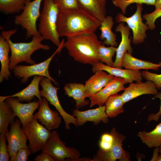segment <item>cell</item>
Segmentation results:
<instances>
[{"instance_id":"6da1fadb","label":"cell","mask_w":161,"mask_h":161,"mask_svg":"<svg viewBox=\"0 0 161 161\" xmlns=\"http://www.w3.org/2000/svg\"><path fill=\"white\" fill-rule=\"evenodd\" d=\"M101 21L79 7L59 10L56 23L60 37L94 32Z\"/></svg>"},{"instance_id":"7a4b0ae2","label":"cell","mask_w":161,"mask_h":161,"mask_svg":"<svg viewBox=\"0 0 161 161\" xmlns=\"http://www.w3.org/2000/svg\"><path fill=\"white\" fill-rule=\"evenodd\" d=\"M102 44L94 32L66 38L64 47L75 61L93 66L100 62L97 49Z\"/></svg>"},{"instance_id":"3957f363","label":"cell","mask_w":161,"mask_h":161,"mask_svg":"<svg viewBox=\"0 0 161 161\" xmlns=\"http://www.w3.org/2000/svg\"><path fill=\"white\" fill-rule=\"evenodd\" d=\"M16 32L17 29H14L2 31L1 34L7 40L10 47L11 55L9 66L10 70H13L18 64L24 62L31 65L36 64L35 61L31 58L32 54L38 49L49 50L50 48L49 46L41 43L44 40L41 36H33L32 41L28 43L13 42L10 38Z\"/></svg>"},{"instance_id":"277c9868","label":"cell","mask_w":161,"mask_h":161,"mask_svg":"<svg viewBox=\"0 0 161 161\" xmlns=\"http://www.w3.org/2000/svg\"><path fill=\"white\" fill-rule=\"evenodd\" d=\"M59 11L53 0H44L38 30L44 39L50 40L58 47L61 43L56 28Z\"/></svg>"},{"instance_id":"5b68a950","label":"cell","mask_w":161,"mask_h":161,"mask_svg":"<svg viewBox=\"0 0 161 161\" xmlns=\"http://www.w3.org/2000/svg\"><path fill=\"white\" fill-rule=\"evenodd\" d=\"M41 150L49 154L55 161H90L92 160L89 158H80L79 151L75 148L66 147L55 130L52 131L50 138Z\"/></svg>"},{"instance_id":"8992f818","label":"cell","mask_w":161,"mask_h":161,"mask_svg":"<svg viewBox=\"0 0 161 161\" xmlns=\"http://www.w3.org/2000/svg\"><path fill=\"white\" fill-rule=\"evenodd\" d=\"M42 0H34L28 2L22 12L15 17L14 22L26 30V36L29 38L41 36L37 30L36 22L40 17V6Z\"/></svg>"},{"instance_id":"52a82bcc","label":"cell","mask_w":161,"mask_h":161,"mask_svg":"<svg viewBox=\"0 0 161 161\" xmlns=\"http://www.w3.org/2000/svg\"><path fill=\"white\" fill-rule=\"evenodd\" d=\"M64 39L61 41L60 45L58 47L54 52L46 60L38 64L30 66L17 65L12 70L15 76L17 78H21L22 83H26L29 78L33 76H41L50 79L55 85L58 83L50 75L49 67L52 58L57 53H59L64 47Z\"/></svg>"},{"instance_id":"ba28073f","label":"cell","mask_w":161,"mask_h":161,"mask_svg":"<svg viewBox=\"0 0 161 161\" xmlns=\"http://www.w3.org/2000/svg\"><path fill=\"white\" fill-rule=\"evenodd\" d=\"M143 9L142 4H137V10L132 16L127 17L122 13L116 15L115 22L117 23L126 22L132 31L133 44H137L143 43L146 38V31L148 29V26L143 21L141 13Z\"/></svg>"},{"instance_id":"9c48e42d","label":"cell","mask_w":161,"mask_h":161,"mask_svg":"<svg viewBox=\"0 0 161 161\" xmlns=\"http://www.w3.org/2000/svg\"><path fill=\"white\" fill-rule=\"evenodd\" d=\"M52 82L48 78L43 77L40 83L42 87V90L40 91L41 97L46 98L50 104L55 108L64 121L66 129H70L71 123L77 126L75 118L67 113L60 103L57 95V91L60 88L53 86Z\"/></svg>"},{"instance_id":"30bf717a","label":"cell","mask_w":161,"mask_h":161,"mask_svg":"<svg viewBox=\"0 0 161 161\" xmlns=\"http://www.w3.org/2000/svg\"><path fill=\"white\" fill-rule=\"evenodd\" d=\"M29 147L33 154L41 150V149L50 138L52 131L38 122L33 118L24 127Z\"/></svg>"},{"instance_id":"8fae6325","label":"cell","mask_w":161,"mask_h":161,"mask_svg":"<svg viewBox=\"0 0 161 161\" xmlns=\"http://www.w3.org/2000/svg\"><path fill=\"white\" fill-rule=\"evenodd\" d=\"M113 135L114 141L112 147L109 150L103 151L99 149L94 155L91 161H130L128 153L122 147V143L126 137L119 133L116 129L113 128L110 132Z\"/></svg>"},{"instance_id":"7c38bea8","label":"cell","mask_w":161,"mask_h":161,"mask_svg":"<svg viewBox=\"0 0 161 161\" xmlns=\"http://www.w3.org/2000/svg\"><path fill=\"white\" fill-rule=\"evenodd\" d=\"M20 121L16 118L10 124L9 131L5 135L8 143V149L10 159L14 161L16 155L20 149L28 147L27 145V138Z\"/></svg>"},{"instance_id":"4fadbf2b","label":"cell","mask_w":161,"mask_h":161,"mask_svg":"<svg viewBox=\"0 0 161 161\" xmlns=\"http://www.w3.org/2000/svg\"><path fill=\"white\" fill-rule=\"evenodd\" d=\"M126 83L125 79L114 76L104 87L89 98L90 107L96 105L99 106H103L110 96L124 90L126 88L124 85Z\"/></svg>"},{"instance_id":"5bb4252c","label":"cell","mask_w":161,"mask_h":161,"mask_svg":"<svg viewBox=\"0 0 161 161\" xmlns=\"http://www.w3.org/2000/svg\"><path fill=\"white\" fill-rule=\"evenodd\" d=\"M6 100L16 116L20 121L23 127L33 118V113L38 108L40 104L39 100L23 103L14 97H9Z\"/></svg>"},{"instance_id":"9a60e30c","label":"cell","mask_w":161,"mask_h":161,"mask_svg":"<svg viewBox=\"0 0 161 161\" xmlns=\"http://www.w3.org/2000/svg\"><path fill=\"white\" fill-rule=\"evenodd\" d=\"M48 101L43 97L40 101L39 109L33 115V118L38 120L41 124L49 130L58 129L61 123L60 114L56 111L52 110L48 105Z\"/></svg>"},{"instance_id":"2e32d148","label":"cell","mask_w":161,"mask_h":161,"mask_svg":"<svg viewBox=\"0 0 161 161\" xmlns=\"http://www.w3.org/2000/svg\"><path fill=\"white\" fill-rule=\"evenodd\" d=\"M72 115L76 118L77 126H82L88 121L92 122L94 125H97L101 122L107 123L109 120L104 105L83 111L77 109H74Z\"/></svg>"},{"instance_id":"e0dca14e","label":"cell","mask_w":161,"mask_h":161,"mask_svg":"<svg viewBox=\"0 0 161 161\" xmlns=\"http://www.w3.org/2000/svg\"><path fill=\"white\" fill-rule=\"evenodd\" d=\"M158 89L152 81L147 80L143 82L140 81L130 83L129 86L126 88L121 96L124 103L145 94L155 95L158 92Z\"/></svg>"},{"instance_id":"ac0fdd59","label":"cell","mask_w":161,"mask_h":161,"mask_svg":"<svg viewBox=\"0 0 161 161\" xmlns=\"http://www.w3.org/2000/svg\"><path fill=\"white\" fill-rule=\"evenodd\" d=\"M103 70L114 76L125 79L127 83L133 81H141L142 77L141 72L139 70H133L125 69L111 66L99 62L92 66V71L94 73L97 71Z\"/></svg>"},{"instance_id":"d6986e66","label":"cell","mask_w":161,"mask_h":161,"mask_svg":"<svg viewBox=\"0 0 161 161\" xmlns=\"http://www.w3.org/2000/svg\"><path fill=\"white\" fill-rule=\"evenodd\" d=\"M115 30L120 33L121 40L117 48L116 58L113 67L122 68L121 61L124 53L128 51L132 54L133 52L131 45V38H129L130 28L127 25H125L124 22H121L116 26Z\"/></svg>"},{"instance_id":"ffe728a7","label":"cell","mask_w":161,"mask_h":161,"mask_svg":"<svg viewBox=\"0 0 161 161\" xmlns=\"http://www.w3.org/2000/svg\"><path fill=\"white\" fill-rule=\"evenodd\" d=\"M85 82L86 97L90 98L100 90L112 79L114 76L103 70H99Z\"/></svg>"},{"instance_id":"44dd1931","label":"cell","mask_w":161,"mask_h":161,"mask_svg":"<svg viewBox=\"0 0 161 161\" xmlns=\"http://www.w3.org/2000/svg\"><path fill=\"white\" fill-rule=\"evenodd\" d=\"M43 77L34 76L31 83L26 88L13 95L4 96L5 99H6L9 97H16L20 102L26 101L29 103L36 97L39 100H41L42 99L40 95L39 85Z\"/></svg>"},{"instance_id":"7402d4cb","label":"cell","mask_w":161,"mask_h":161,"mask_svg":"<svg viewBox=\"0 0 161 161\" xmlns=\"http://www.w3.org/2000/svg\"><path fill=\"white\" fill-rule=\"evenodd\" d=\"M107 0H77L79 7L101 21L106 17Z\"/></svg>"},{"instance_id":"603a6c76","label":"cell","mask_w":161,"mask_h":161,"mask_svg":"<svg viewBox=\"0 0 161 161\" xmlns=\"http://www.w3.org/2000/svg\"><path fill=\"white\" fill-rule=\"evenodd\" d=\"M64 89L68 97L75 100L76 109H80L89 104V100H86L85 85L76 83H68L65 85Z\"/></svg>"},{"instance_id":"cb8c5ba5","label":"cell","mask_w":161,"mask_h":161,"mask_svg":"<svg viewBox=\"0 0 161 161\" xmlns=\"http://www.w3.org/2000/svg\"><path fill=\"white\" fill-rule=\"evenodd\" d=\"M121 66L126 69L133 70L140 69L158 70L160 66L150 61L139 59L133 57L128 52H125L122 59Z\"/></svg>"},{"instance_id":"d4e9b609","label":"cell","mask_w":161,"mask_h":161,"mask_svg":"<svg viewBox=\"0 0 161 161\" xmlns=\"http://www.w3.org/2000/svg\"><path fill=\"white\" fill-rule=\"evenodd\" d=\"M10 51L9 44L1 35H0V61L1 70L0 72V82L3 80H7L11 77V72L9 70L10 58L9 53Z\"/></svg>"},{"instance_id":"484cf974","label":"cell","mask_w":161,"mask_h":161,"mask_svg":"<svg viewBox=\"0 0 161 161\" xmlns=\"http://www.w3.org/2000/svg\"><path fill=\"white\" fill-rule=\"evenodd\" d=\"M114 24L112 17L110 16H106L101 21L99 27L101 31L99 38L103 41L102 44L104 45L116 47L118 45L116 35L112 30Z\"/></svg>"},{"instance_id":"4316f807","label":"cell","mask_w":161,"mask_h":161,"mask_svg":"<svg viewBox=\"0 0 161 161\" xmlns=\"http://www.w3.org/2000/svg\"><path fill=\"white\" fill-rule=\"evenodd\" d=\"M3 96L0 97V134H5L9 125L13 122L16 116Z\"/></svg>"},{"instance_id":"83f0119b","label":"cell","mask_w":161,"mask_h":161,"mask_svg":"<svg viewBox=\"0 0 161 161\" xmlns=\"http://www.w3.org/2000/svg\"><path fill=\"white\" fill-rule=\"evenodd\" d=\"M137 136L148 148L159 147L161 145V122L152 131L148 132L141 131Z\"/></svg>"},{"instance_id":"f1b7e54d","label":"cell","mask_w":161,"mask_h":161,"mask_svg":"<svg viewBox=\"0 0 161 161\" xmlns=\"http://www.w3.org/2000/svg\"><path fill=\"white\" fill-rule=\"evenodd\" d=\"M124 104L121 94H116L110 96L104 105L106 113L108 117H114L123 112Z\"/></svg>"},{"instance_id":"f546056e","label":"cell","mask_w":161,"mask_h":161,"mask_svg":"<svg viewBox=\"0 0 161 161\" xmlns=\"http://www.w3.org/2000/svg\"><path fill=\"white\" fill-rule=\"evenodd\" d=\"M31 0H0V11L6 15L19 13Z\"/></svg>"},{"instance_id":"4dcf8cb0","label":"cell","mask_w":161,"mask_h":161,"mask_svg":"<svg viewBox=\"0 0 161 161\" xmlns=\"http://www.w3.org/2000/svg\"><path fill=\"white\" fill-rule=\"evenodd\" d=\"M117 47L110 46L106 47L103 44L98 47L97 52L100 62L105 63L106 65L113 66L114 62L112 58L116 52Z\"/></svg>"},{"instance_id":"1f68e13d","label":"cell","mask_w":161,"mask_h":161,"mask_svg":"<svg viewBox=\"0 0 161 161\" xmlns=\"http://www.w3.org/2000/svg\"><path fill=\"white\" fill-rule=\"evenodd\" d=\"M157 0H112L113 4L116 7L120 8L123 14L126 13V9L128 6L133 4H145L154 5Z\"/></svg>"},{"instance_id":"d6a6232c","label":"cell","mask_w":161,"mask_h":161,"mask_svg":"<svg viewBox=\"0 0 161 161\" xmlns=\"http://www.w3.org/2000/svg\"><path fill=\"white\" fill-rule=\"evenodd\" d=\"M161 17V8L155 9L152 13L144 14L143 18L146 21V24L149 29L154 30L155 27V22L157 19Z\"/></svg>"},{"instance_id":"836d02e7","label":"cell","mask_w":161,"mask_h":161,"mask_svg":"<svg viewBox=\"0 0 161 161\" xmlns=\"http://www.w3.org/2000/svg\"><path fill=\"white\" fill-rule=\"evenodd\" d=\"M114 141V137L110 132L103 133L99 142L100 149L103 151L109 150L112 147Z\"/></svg>"},{"instance_id":"e575fe53","label":"cell","mask_w":161,"mask_h":161,"mask_svg":"<svg viewBox=\"0 0 161 161\" xmlns=\"http://www.w3.org/2000/svg\"><path fill=\"white\" fill-rule=\"evenodd\" d=\"M142 76L147 80L152 81L156 88L160 89L161 88V74H158L145 70L141 72Z\"/></svg>"},{"instance_id":"d590c367","label":"cell","mask_w":161,"mask_h":161,"mask_svg":"<svg viewBox=\"0 0 161 161\" xmlns=\"http://www.w3.org/2000/svg\"><path fill=\"white\" fill-rule=\"evenodd\" d=\"M6 138L5 134H0V161H9L10 157L7 145L6 143Z\"/></svg>"},{"instance_id":"8d00e7d4","label":"cell","mask_w":161,"mask_h":161,"mask_svg":"<svg viewBox=\"0 0 161 161\" xmlns=\"http://www.w3.org/2000/svg\"><path fill=\"white\" fill-rule=\"evenodd\" d=\"M59 10L79 8L77 0H53Z\"/></svg>"},{"instance_id":"74e56055","label":"cell","mask_w":161,"mask_h":161,"mask_svg":"<svg viewBox=\"0 0 161 161\" xmlns=\"http://www.w3.org/2000/svg\"><path fill=\"white\" fill-rule=\"evenodd\" d=\"M32 153L29 147L22 148L16 153L14 161H28L29 156Z\"/></svg>"},{"instance_id":"f35d334b","label":"cell","mask_w":161,"mask_h":161,"mask_svg":"<svg viewBox=\"0 0 161 161\" xmlns=\"http://www.w3.org/2000/svg\"><path fill=\"white\" fill-rule=\"evenodd\" d=\"M154 98H159L161 100V105L159 111L156 113L154 114L151 113L148 115L147 120L148 122L151 121H158L161 116V92H158L156 94L154 95Z\"/></svg>"},{"instance_id":"ab89813d","label":"cell","mask_w":161,"mask_h":161,"mask_svg":"<svg viewBox=\"0 0 161 161\" xmlns=\"http://www.w3.org/2000/svg\"><path fill=\"white\" fill-rule=\"evenodd\" d=\"M34 161H55L54 159L46 152L42 151L34 160Z\"/></svg>"},{"instance_id":"60d3db41","label":"cell","mask_w":161,"mask_h":161,"mask_svg":"<svg viewBox=\"0 0 161 161\" xmlns=\"http://www.w3.org/2000/svg\"><path fill=\"white\" fill-rule=\"evenodd\" d=\"M159 148L158 147H156L154 149L153 154L151 161H156L159 155Z\"/></svg>"},{"instance_id":"b9f144b4","label":"cell","mask_w":161,"mask_h":161,"mask_svg":"<svg viewBox=\"0 0 161 161\" xmlns=\"http://www.w3.org/2000/svg\"><path fill=\"white\" fill-rule=\"evenodd\" d=\"M154 6L155 9L161 8V0H157Z\"/></svg>"},{"instance_id":"7bdbcfd3","label":"cell","mask_w":161,"mask_h":161,"mask_svg":"<svg viewBox=\"0 0 161 161\" xmlns=\"http://www.w3.org/2000/svg\"><path fill=\"white\" fill-rule=\"evenodd\" d=\"M156 161H161V154H160V155H159Z\"/></svg>"},{"instance_id":"ee69618b","label":"cell","mask_w":161,"mask_h":161,"mask_svg":"<svg viewBox=\"0 0 161 161\" xmlns=\"http://www.w3.org/2000/svg\"><path fill=\"white\" fill-rule=\"evenodd\" d=\"M159 148L160 154H161V145Z\"/></svg>"},{"instance_id":"f6af8a7d","label":"cell","mask_w":161,"mask_h":161,"mask_svg":"<svg viewBox=\"0 0 161 161\" xmlns=\"http://www.w3.org/2000/svg\"><path fill=\"white\" fill-rule=\"evenodd\" d=\"M159 65H160V66H161V62H159V63H158Z\"/></svg>"},{"instance_id":"bcb514c9","label":"cell","mask_w":161,"mask_h":161,"mask_svg":"<svg viewBox=\"0 0 161 161\" xmlns=\"http://www.w3.org/2000/svg\"><path fill=\"white\" fill-rule=\"evenodd\" d=\"M160 119L161 120V117H160Z\"/></svg>"}]
</instances>
